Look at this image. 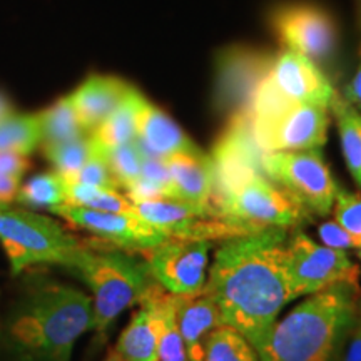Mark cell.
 <instances>
[{
    "label": "cell",
    "mask_w": 361,
    "mask_h": 361,
    "mask_svg": "<svg viewBox=\"0 0 361 361\" xmlns=\"http://www.w3.org/2000/svg\"><path fill=\"white\" fill-rule=\"evenodd\" d=\"M284 228L221 241L207 269L204 291L218 303L223 323L241 333L259 351L264 348L279 311L291 301L284 268Z\"/></svg>",
    "instance_id": "6da1fadb"
},
{
    "label": "cell",
    "mask_w": 361,
    "mask_h": 361,
    "mask_svg": "<svg viewBox=\"0 0 361 361\" xmlns=\"http://www.w3.org/2000/svg\"><path fill=\"white\" fill-rule=\"evenodd\" d=\"M0 291V361H71L92 329V300L47 271L29 268Z\"/></svg>",
    "instance_id": "7a4b0ae2"
},
{
    "label": "cell",
    "mask_w": 361,
    "mask_h": 361,
    "mask_svg": "<svg viewBox=\"0 0 361 361\" xmlns=\"http://www.w3.org/2000/svg\"><path fill=\"white\" fill-rule=\"evenodd\" d=\"M356 290L340 283L310 295L276 322L259 361H331L358 311Z\"/></svg>",
    "instance_id": "3957f363"
},
{
    "label": "cell",
    "mask_w": 361,
    "mask_h": 361,
    "mask_svg": "<svg viewBox=\"0 0 361 361\" xmlns=\"http://www.w3.org/2000/svg\"><path fill=\"white\" fill-rule=\"evenodd\" d=\"M69 269L92 293V329L99 338L106 336L117 316L139 303L154 283L146 259L111 245L85 243Z\"/></svg>",
    "instance_id": "277c9868"
},
{
    "label": "cell",
    "mask_w": 361,
    "mask_h": 361,
    "mask_svg": "<svg viewBox=\"0 0 361 361\" xmlns=\"http://www.w3.org/2000/svg\"><path fill=\"white\" fill-rule=\"evenodd\" d=\"M0 245L12 276L37 266L71 268L85 245L67 233L57 221L27 207L0 204Z\"/></svg>",
    "instance_id": "5b68a950"
},
{
    "label": "cell",
    "mask_w": 361,
    "mask_h": 361,
    "mask_svg": "<svg viewBox=\"0 0 361 361\" xmlns=\"http://www.w3.org/2000/svg\"><path fill=\"white\" fill-rule=\"evenodd\" d=\"M261 169L310 214L328 216L333 211L338 184L322 149L264 152Z\"/></svg>",
    "instance_id": "8992f818"
},
{
    "label": "cell",
    "mask_w": 361,
    "mask_h": 361,
    "mask_svg": "<svg viewBox=\"0 0 361 361\" xmlns=\"http://www.w3.org/2000/svg\"><path fill=\"white\" fill-rule=\"evenodd\" d=\"M284 268L290 283L291 301L310 296L333 284H358L360 268L346 251L318 245L296 229L284 243Z\"/></svg>",
    "instance_id": "52a82bcc"
},
{
    "label": "cell",
    "mask_w": 361,
    "mask_h": 361,
    "mask_svg": "<svg viewBox=\"0 0 361 361\" xmlns=\"http://www.w3.org/2000/svg\"><path fill=\"white\" fill-rule=\"evenodd\" d=\"M269 24L284 49L308 57L314 64H326L336 56L340 29L323 7L308 2L284 4L274 8Z\"/></svg>",
    "instance_id": "ba28073f"
},
{
    "label": "cell",
    "mask_w": 361,
    "mask_h": 361,
    "mask_svg": "<svg viewBox=\"0 0 361 361\" xmlns=\"http://www.w3.org/2000/svg\"><path fill=\"white\" fill-rule=\"evenodd\" d=\"M328 107L290 104L276 114L250 119L252 141L261 152L322 149L328 141Z\"/></svg>",
    "instance_id": "9c48e42d"
},
{
    "label": "cell",
    "mask_w": 361,
    "mask_h": 361,
    "mask_svg": "<svg viewBox=\"0 0 361 361\" xmlns=\"http://www.w3.org/2000/svg\"><path fill=\"white\" fill-rule=\"evenodd\" d=\"M133 206L135 213L144 221L154 226L168 238L176 239L223 241V239L264 229L219 218L214 213L213 206L200 207L178 200L139 201L133 202Z\"/></svg>",
    "instance_id": "30bf717a"
},
{
    "label": "cell",
    "mask_w": 361,
    "mask_h": 361,
    "mask_svg": "<svg viewBox=\"0 0 361 361\" xmlns=\"http://www.w3.org/2000/svg\"><path fill=\"white\" fill-rule=\"evenodd\" d=\"M273 61V54L245 45H233L221 51L216 57V109L229 117L247 114Z\"/></svg>",
    "instance_id": "8fae6325"
},
{
    "label": "cell",
    "mask_w": 361,
    "mask_h": 361,
    "mask_svg": "<svg viewBox=\"0 0 361 361\" xmlns=\"http://www.w3.org/2000/svg\"><path fill=\"white\" fill-rule=\"evenodd\" d=\"M214 241L169 238L144 256L156 283L178 296H192L204 290L207 264Z\"/></svg>",
    "instance_id": "7c38bea8"
},
{
    "label": "cell",
    "mask_w": 361,
    "mask_h": 361,
    "mask_svg": "<svg viewBox=\"0 0 361 361\" xmlns=\"http://www.w3.org/2000/svg\"><path fill=\"white\" fill-rule=\"evenodd\" d=\"M49 211L69 221L75 228L94 234L106 245L137 255H146L152 247L169 239L137 213H111L74 204H59Z\"/></svg>",
    "instance_id": "4fadbf2b"
},
{
    "label": "cell",
    "mask_w": 361,
    "mask_h": 361,
    "mask_svg": "<svg viewBox=\"0 0 361 361\" xmlns=\"http://www.w3.org/2000/svg\"><path fill=\"white\" fill-rule=\"evenodd\" d=\"M266 79L284 101L293 104H316L329 109L338 96L322 67L288 49L274 56Z\"/></svg>",
    "instance_id": "5bb4252c"
},
{
    "label": "cell",
    "mask_w": 361,
    "mask_h": 361,
    "mask_svg": "<svg viewBox=\"0 0 361 361\" xmlns=\"http://www.w3.org/2000/svg\"><path fill=\"white\" fill-rule=\"evenodd\" d=\"M168 291L159 283L151 288L139 300L135 311L119 340L116 343V355L123 361H157V343L164 319V303Z\"/></svg>",
    "instance_id": "9a60e30c"
},
{
    "label": "cell",
    "mask_w": 361,
    "mask_h": 361,
    "mask_svg": "<svg viewBox=\"0 0 361 361\" xmlns=\"http://www.w3.org/2000/svg\"><path fill=\"white\" fill-rule=\"evenodd\" d=\"M135 144L144 154L166 157L186 152V154H200L202 149L180 129L164 111L159 109L141 92L135 101Z\"/></svg>",
    "instance_id": "2e32d148"
},
{
    "label": "cell",
    "mask_w": 361,
    "mask_h": 361,
    "mask_svg": "<svg viewBox=\"0 0 361 361\" xmlns=\"http://www.w3.org/2000/svg\"><path fill=\"white\" fill-rule=\"evenodd\" d=\"M130 89L133 85L114 75L92 74L67 97L80 126L90 134L124 101Z\"/></svg>",
    "instance_id": "e0dca14e"
},
{
    "label": "cell",
    "mask_w": 361,
    "mask_h": 361,
    "mask_svg": "<svg viewBox=\"0 0 361 361\" xmlns=\"http://www.w3.org/2000/svg\"><path fill=\"white\" fill-rule=\"evenodd\" d=\"M176 322L189 361L204 360L207 338L224 324L218 303L204 290L192 296H179Z\"/></svg>",
    "instance_id": "ac0fdd59"
},
{
    "label": "cell",
    "mask_w": 361,
    "mask_h": 361,
    "mask_svg": "<svg viewBox=\"0 0 361 361\" xmlns=\"http://www.w3.org/2000/svg\"><path fill=\"white\" fill-rule=\"evenodd\" d=\"M171 174L174 200L209 207L214 192V166L204 151L200 154L179 152L164 159Z\"/></svg>",
    "instance_id": "d6986e66"
},
{
    "label": "cell",
    "mask_w": 361,
    "mask_h": 361,
    "mask_svg": "<svg viewBox=\"0 0 361 361\" xmlns=\"http://www.w3.org/2000/svg\"><path fill=\"white\" fill-rule=\"evenodd\" d=\"M336 119L343 157L353 179L361 186V114L345 97L338 96L329 106Z\"/></svg>",
    "instance_id": "ffe728a7"
},
{
    "label": "cell",
    "mask_w": 361,
    "mask_h": 361,
    "mask_svg": "<svg viewBox=\"0 0 361 361\" xmlns=\"http://www.w3.org/2000/svg\"><path fill=\"white\" fill-rule=\"evenodd\" d=\"M137 94L139 90L133 85L128 96L112 111V114L89 134L99 149H109L134 141Z\"/></svg>",
    "instance_id": "44dd1931"
},
{
    "label": "cell",
    "mask_w": 361,
    "mask_h": 361,
    "mask_svg": "<svg viewBox=\"0 0 361 361\" xmlns=\"http://www.w3.org/2000/svg\"><path fill=\"white\" fill-rule=\"evenodd\" d=\"M39 123L40 135H42V144L40 146L66 142L71 141V139L87 135L82 126H80L74 107H72L67 96L59 99L47 109L40 111Z\"/></svg>",
    "instance_id": "7402d4cb"
},
{
    "label": "cell",
    "mask_w": 361,
    "mask_h": 361,
    "mask_svg": "<svg viewBox=\"0 0 361 361\" xmlns=\"http://www.w3.org/2000/svg\"><path fill=\"white\" fill-rule=\"evenodd\" d=\"M67 180L57 171L40 173L30 178L24 186H19L16 202L27 209H51L54 206L66 204Z\"/></svg>",
    "instance_id": "603a6c76"
},
{
    "label": "cell",
    "mask_w": 361,
    "mask_h": 361,
    "mask_svg": "<svg viewBox=\"0 0 361 361\" xmlns=\"http://www.w3.org/2000/svg\"><path fill=\"white\" fill-rule=\"evenodd\" d=\"M42 144L39 112L19 114L12 112L0 121V151L29 156Z\"/></svg>",
    "instance_id": "cb8c5ba5"
},
{
    "label": "cell",
    "mask_w": 361,
    "mask_h": 361,
    "mask_svg": "<svg viewBox=\"0 0 361 361\" xmlns=\"http://www.w3.org/2000/svg\"><path fill=\"white\" fill-rule=\"evenodd\" d=\"M66 197V204L84 206L97 211H111V213H135L133 202L116 189L89 186V184H80L75 180H67Z\"/></svg>",
    "instance_id": "d4e9b609"
},
{
    "label": "cell",
    "mask_w": 361,
    "mask_h": 361,
    "mask_svg": "<svg viewBox=\"0 0 361 361\" xmlns=\"http://www.w3.org/2000/svg\"><path fill=\"white\" fill-rule=\"evenodd\" d=\"M202 361H259V356L241 333L223 324L207 338Z\"/></svg>",
    "instance_id": "484cf974"
},
{
    "label": "cell",
    "mask_w": 361,
    "mask_h": 361,
    "mask_svg": "<svg viewBox=\"0 0 361 361\" xmlns=\"http://www.w3.org/2000/svg\"><path fill=\"white\" fill-rule=\"evenodd\" d=\"M42 147L45 157L54 166V171L64 176L66 179H71L72 176L78 174V171L82 168L96 151V144H94L89 134L78 139H71V141L49 144V146Z\"/></svg>",
    "instance_id": "4316f807"
},
{
    "label": "cell",
    "mask_w": 361,
    "mask_h": 361,
    "mask_svg": "<svg viewBox=\"0 0 361 361\" xmlns=\"http://www.w3.org/2000/svg\"><path fill=\"white\" fill-rule=\"evenodd\" d=\"M101 152L106 157L107 164L114 174L121 188H128L139 179L142 171V151L139 149L135 141L121 144V146L101 149Z\"/></svg>",
    "instance_id": "83f0119b"
},
{
    "label": "cell",
    "mask_w": 361,
    "mask_h": 361,
    "mask_svg": "<svg viewBox=\"0 0 361 361\" xmlns=\"http://www.w3.org/2000/svg\"><path fill=\"white\" fill-rule=\"evenodd\" d=\"M335 221L350 234L355 247H361V194L338 188L335 197Z\"/></svg>",
    "instance_id": "f1b7e54d"
},
{
    "label": "cell",
    "mask_w": 361,
    "mask_h": 361,
    "mask_svg": "<svg viewBox=\"0 0 361 361\" xmlns=\"http://www.w3.org/2000/svg\"><path fill=\"white\" fill-rule=\"evenodd\" d=\"M67 180H75L80 184H89V186H97V188H106V189H116L119 191V183H117L114 174L107 164L106 157L101 152V149L96 146L94 154L89 157L87 162L78 171V174L72 176Z\"/></svg>",
    "instance_id": "f546056e"
},
{
    "label": "cell",
    "mask_w": 361,
    "mask_h": 361,
    "mask_svg": "<svg viewBox=\"0 0 361 361\" xmlns=\"http://www.w3.org/2000/svg\"><path fill=\"white\" fill-rule=\"evenodd\" d=\"M318 234L322 238L323 245L328 247H333V250H350V247H355L353 239L345 229L341 228L336 221H326L318 228Z\"/></svg>",
    "instance_id": "4dcf8cb0"
},
{
    "label": "cell",
    "mask_w": 361,
    "mask_h": 361,
    "mask_svg": "<svg viewBox=\"0 0 361 361\" xmlns=\"http://www.w3.org/2000/svg\"><path fill=\"white\" fill-rule=\"evenodd\" d=\"M27 168H29L27 156L17 154V152L11 151H0V174L20 180Z\"/></svg>",
    "instance_id": "1f68e13d"
},
{
    "label": "cell",
    "mask_w": 361,
    "mask_h": 361,
    "mask_svg": "<svg viewBox=\"0 0 361 361\" xmlns=\"http://www.w3.org/2000/svg\"><path fill=\"white\" fill-rule=\"evenodd\" d=\"M346 338H348V343H346L343 361H361V318L358 311H356L353 323L346 333Z\"/></svg>",
    "instance_id": "d6a6232c"
},
{
    "label": "cell",
    "mask_w": 361,
    "mask_h": 361,
    "mask_svg": "<svg viewBox=\"0 0 361 361\" xmlns=\"http://www.w3.org/2000/svg\"><path fill=\"white\" fill-rule=\"evenodd\" d=\"M343 97L348 101L351 106L361 111V45L358 51V64H356V71L350 82L346 84L345 90H343Z\"/></svg>",
    "instance_id": "836d02e7"
},
{
    "label": "cell",
    "mask_w": 361,
    "mask_h": 361,
    "mask_svg": "<svg viewBox=\"0 0 361 361\" xmlns=\"http://www.w3.org/2000/svg\"><path fill=\"white\" fill-rule=\"evenodd\" d=\"M20 180H16L0 174V204H12L16 201V194L19 191Z\"/></svg>",
    "instance_id": "e575fe53"
},
{
    "label": "cell",
    "mask_w": 361,
    "mask_h": 361,
    "mask_svg": "<svg viewBox=\"0 0 361 361\" xmlns=\"http://www.w3.org/2000/svg\"><path fill=\"white\" fill-rule=\"evenodd\" d=\"M12 112H16V111H13V106H12L11 99H8L6 94H4L2 90H0V121L6 119L7 116L12 114Z\"/></svg>",
    "instance_id": "d590c367"
},
{
    "label": "cell",
    "mask_w": 361,
    "mask_h": 361,
    "mask_svg": "<svg viewBox=\"0 0 361 361\" xmlns=\"http://www.w3.org/2000/svg\"><path fill=\"white\" fill-rule=\"evenodd\" d=\"M104 361H123V360H121V358H119V356H117V355H116V351H114V350H112V351H111V353H109V355H107V358H106V360H104Z\"/></svg>",
    "instance_id": "8d00e7d4"
},
{
    "label": "cell",
    "mask_w": 361,
    "mask_h": 361,
    "mask_svg": "<svg viewBox=\"0 0 361 361\" xmlns=\"http://www.w3.org/2000/svg\"><path fill=\"white\" fill-rule=\"evenodd\" d=\"M358 17H360V24H361V0H358Z\"/></svg>",
    "instance_id": "74e56055"
},
{
    "label": "cell",
    "mask_w": 361,
    "mask_h": 361,
    "mask_svg": "<svg viewBox=\"0 0 361 361\" xmlns=\"http://www.w3.org/2000/svg\"><path fill=\"white\" fill-rule=\"evenodd\" d=\"M358 314H360V318H361V301H360V305H358Z\"/></svg>",
    "instance_id": "f35d334b"
},
{
    "label": "cell",
    "mask_w": 361,
    "mask_h": 361,
    "mask_svg": "<svg viewBox=\"0 0 361 361\" xmlns=\"http://www.w3.org/2000/svg\"><path fill=\"white\" fill-rule=\"evenodd\" d=\"M358 258L361 259V247H358Z\"/></svg>",
    "instance_id": "ab89813d"
},
{
    "label": "cell",
    "mask_w": 361,
    "mask_h": 361,
    "mask_svg": "<svg viewBox=\"0 0 361 361\" xmlns=\"http://www.w3.org/2000/svg\"><path fill=\"white\" fill-rule=\"evenodd\" d=\"M360 114H361V111H360Z\"/></svg>",
    "instance_id": "60d3db41"
},
{
    "label": "cell",
    "mask_w": 361,
    "mask_h": 361,
    "mask_svg": "<svg viewBox=\"0 0 361 361\" xmlns=\"http://www.w3.org/2000/svg\"><path fill=\"white\" fill-rule=\"evenodd\" d=\"M0 291H2V290H0Z\"/></svg>",
    "instance_id": "b9f144b4"
}]
</instances>
